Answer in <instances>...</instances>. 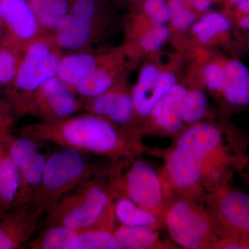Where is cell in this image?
<instances>
[{
    "label": "cell",
    "instance_id": "6da1fadb",
    "mask_svg": "<svg viewBox=\"0 0 249 249\" xmlns=\"http://www.w3.org/2000/svg\"><path fill=\"white\" fill-rule=\"evenodd\" d=\"M236 146L224 145L222 132L213 125L196 124L178 139L166 158L165 175L175 188L186 189L199 183L205 175L214 179L229 178L231 169L245 163Z\"/></svg>",
    "mask_w": 249,
    "mask_h": 249
},
{
    "label": "cell",
    "instance_id": "7a4b0ae2",
    "mask_svg": "<svg viewBox=\"0 0 249 249\" xmlns=\"http://www.w3.org/2000/svg\"><path fill=\"white\" fill-rule=\"evenodd\" d=\"M19 133L37 142H53L83 155L117 158L132 155L134 152V143L124 139L109 121L89 113L28 124Z\"/></svg>",
    "mask_w": 249,
    "mask_h": 249
},
{
    "label": "cell",
    "instance_id": "3957f363",
    "mask_svg": "<svg viewBox=\"0 0 249 249\" xmlns=\"http://www.w3.org/2000/svg\"><path fill=\"white\" fill-rule=\"evenodd\" d=\"M63 54L51 35L40 36L24 49L17 74L6 91L7 102L14 114L22 116L36 90L56 76Z\"/></svg>",
    "mask_w": 249,
    "mask_h": 249
},
{
    "label": "cell",
    "instance_id": "277c9868",
    "mask_svg": "<svg viewBox=\"0 0 249 249\" xmlns=\"http://www.w3.org/2000/svg\"><path fill=\"white\" fill-rule=\"evenodd\" d=\"M99 175L83 154L64 148L47 158L40 185L28 205L33 209L47 213L81 183Z\"/></svg>",
    "mask_w": 249,
    "mask_h": 249
},
{
    "label": "cell",
    "instance_id": "5b68a950",
    "mask_svg": "<svg viewBox=\"0 0 249 249\" xmlns=\"http://www.w3.org/2000/svg\"><path fill=\"white\" fill-rule=\"evenodd\" d=\"M111 199V194L99 175L87 180L64 196L46 213L45 227L60 225L81 230L101 219Z\"/></svg>",
    "mask_w": 249,
    "mask_h": 249
},
{
    "label": "cell",
    "instance_id": "8992f818",
    "mask_svg": "<svg viewBox=\"0 0 249 249\" xmlns=\"http://www.w3.org/2000/svg\"><path fill=\"white\" fill-rule=\"evenodd\" d=\"M165 219L172 238L184 248H214L219 240L215 224L204 211L188 201L174 203Z\"/></svg>",
    "mask_w": 249,
    "mask_h": 249
},
{
    "label": "cell",
    "instance_id": "52a82bcc",
    "mask_svg": "<svg viewBox=\"0 0 249 249\" xmlns=\"http://www.w3.org/2000/svg\"><path fill=\"white\" fill-rule=\"evenodd\" d=\"M101 12V0H74L51 35L58 48L67 53L88 50L97 38Z\"/></svg>",
    "mask_w": 249,
    "mask_h": 249
},
{
    "label": "cell",
    "instance_id": "ba28073f",
    "mask_svg": "<svg viewBox=\"0 0 249 249\" xmlns=\"http://www.w3.org/2000/svg\"><path fill=\"white\" fill-rule=\"evenodd\" d=\"M113 188L142 209L163 217L164 187L155 170L145 161H134L124 175L114 177Z\"/></svg>",
    "mask_w": 249,
    "mask_h": 249
},
{
    "label": "cell",
    "instance_id": "9c48e42d",
    "mask_svg": "<svg viewBox=\"0 0 249 249\" xmlns=\"http://www.w3.org/2000/svg\"><path fill=\"white\" fill-rule=\"evenodd\" d=\"M6 150L19 176L14 207L28 205L40 185L47 158L38 151L37 141L25 136L13 137Z\"/></svg>",
    "mask_w": 249,
    "mask_h": 249
},
{
    "label": "cell",
    "instance_id": "30bf717a",
    "mask_svg": "<svg viewBox=\"0 0 249 249\" xmlns=\"http://www.w3.org/2000/svg\"><path fill=\"white\" fill-rule=\"evenodd\" d=\"M83 109L76 93L56 76L42 85L31 96L22 116L31 115L42 121L61 120Z\"/></svg>",
    "mask_w": 249,
    "mask_h": 249
},
{
    "label": "cell",
    "instance_id": "8fae6325",
    "mask_svg": "<svg viewBox=\"0 0 249 249\" xmlns=\"http://www.w3.org/2000/svg\"><path fill=\"white\" fill-rule=\"evenodd\" d=\"M0 9L6 30L1 45L23 52L32 41L44 36L28 0H0Z\"/></svg>",
    "mask_w": 249,
    "mask_h": 249
},
{
    "label": "cell",
    "instance_id": "7c38bea8",
    "mask_svg": "<svg viewBox=\"0 0 249 249\" xmlns=\"http://www.w3.org/2000/svg\"><path fill=\"white\" fill-rule=\"evenodd\" d=\"M219 237L249 238V195L219 186L215 199Z\"/></svg>",
    "mask_w": 249,
    "mask_h": 249
},
{
    "label": "cell",
    "instance_id": "4fadbf2b",
    "mask_svg": "<svg viewBox=\"0 0 249 249\" xmlns=\"http://www.w3.org/2000/svg\"><path fill=\"white\" fill-rule=\"evenodd\" d=\"M42 214L29 205L11 209L0 219V249L23 248L38 228Z\"/></svg>",
    "mask_w": 249,
    "mask_h": 249
},
{
    "label": "cell",
    "instance_id": "5bb4252c",
    "mask_svg": "<svg viewBox=\"0 0 249 249\" xmlns=\"http://www.w3.org/2000/svg\"><path fill=\"white\" fill-rule=\"evenodd\" d=\"M176 77L170 72H160L152 65L142 67L132 91L134 113L150 115L156 103L176 84Z\"/></svg>",
    "mask_w": 249,
    "mask_h": 249
},
{
    "label": "cell",
    "instance_id": "9a60e30c",
    "mask_svg": "<svg viewBox=\"0 0 249 249\" xmlns=\"http://www.w3.org/2000/svg\"><path fill=\"white\" fill-rule=\"evenodd\" d=\"M83 109L109 122L121 124H128L134 114L132 96L115 85L98 96L87 98Z\"/></svg>",
    "mask_w": 249,
    "mask_h": 249
},
{
    "label": "cell",
    "instance_id": "2e32d148",
    "mask_svg": "<svg viewBox=\"0 0 249 249\" xmlns=\"http://www.w3.org/2000/svg\"><path fill=\"white\" fill-rule=\"evenodd\" d=\"M115 219L114 204L111 199L101 219L91 227L78 230L68 249H119L114 230Z\"/></svg>",
    "mask_w": 249,
    "mask_h": 249
},
{
    "label": "cell",
    "instance_id": "e0dca14e",
    "mask_svg": "<svg viewBox=\"0 0 249 249\" xmlns=\"http://www.w3.org/2000/svg\"><path fill=\"white\" fill-rule=\"evenodd\" d=\"M98 58L99 53L88 50L64 53L59 62L56 76L74 91L91 76Z\"/></svg>",
    "mask_w": 249,
    "mask_h": 249
},
{
    "label": "cell",
    "instance_id": "ac0fdd59",
    "mask_svg": "<svg viewBox=\"0 0 249 249\" xmlns=\"http://www.w3.org/2000/svg\"><path fill=\"white\" fill-rule=\"evenodd\" d=\"M224 79L222 92L226 101L234 107L249 106V70L237 59L224 65Z\"/></svg>",
    "mask_w": 249,
    "mask_h": 249
},
{
    "label": "cell",
    "instance_id": "d6986e66",
    "mask_svg": "<svg viewBox=\"0 0 249 249\" xmlns=\"http://www.w3.org/2000/svg\"><path fill=\"white\" fill-rule=\"evenodd\" d=\"M112 55L99 53L96 69L83 84L74 89L76 95L85 98L98 96L115 85L116 67Z\"/></svg>",
    "mask_w": 249,
    "mask_h": 249
},
{
    "label": "cell",
    "instance_id": "ffe728a7",
    "mask_svg": "<svg viewBox=\"0 0 249 249\" xmlns=\"http://www.w3.org/2000/svg\"><path fill=\"white\" fill-rule=\"evenodd\" d=\"M19 187V173L4 145L0 152V219L14 209Z\"/></svg>",
    "mask_w": 249,
    "mask_h": 249
},
{
    "label": "cell",
    "instance_id": "44dd1931",
    "mask_svg": "<svg viewBox=\"0 0 249 249\" xmlns=\"http://www.w3.org/2000/svg\"><path fill=\"white\" fill-rule=\"evenodd\" d=\"M44 35H52L71 9L74 0H28Z\"/></svg>",
    "mask_w": 249,
    "mask_h": 249
},
{
    "label": "cell",
    "instance_id": "7402d4cb",
    "mask_svg": "<svg viewBox=\"0 0 249 249\" xmlns=\"http://www.w3.org/2000/svg\"><path fill=\"white\" fill-rule=\"evenodd\" d=\"M155 229L148 227L121 225L115 230L118 247L121 249L160 248L159 235Z\"/></svg>",
    "mask_w": 249,
    "mask_h": 249
},
{
    "label": "cell",
    "instance_id": "603a6c76",
    "mask_svg": "<svg viewBox=\"0 0 249 249\" xmlns=\"http://www.w3.org/2000/svg\"><path fill=\"white\" fill-rule=\"evenodd\" d=\"M116 217L123 225L129 227H160V218L147 210L142 209L126 196H122L114 204Z\"/></svg>",
    "mask_w": 249,
    "mask_h": 249
},
{
    "label": "cell",
    "instance_id": "cb8c5ba5",
    "mask_svg": "<svg viewBox=\"0 0 249 249\" xmlns=\"http://www.w3.org/2000/svg\"><path fill=\"white\" fill-rule=\"evenodd\" d=\"M78 230L64 226L54 225L45 227L40 235L29 241L23 247L28 249H68L70 242Z\"/></svg>",
    "mask_w": 249,
    "mask_h": 249
},
{
    "label": "cell",
    "instance_id": "d4e9b609",
    "mask_svg": "<svg viewBox=\"0 0 249 249\" xmlns=\"http://www.w3.org/2000/svg\"><path fill=\"white\" fill-rule=\"evenodd\" d=\"M232 28L230 18L217 12L207 13L192 27L193 33L202 43L209 44L214 37L227 34Z\"/></svg>",
    "mask_w": 249,
    "mask_h": 249
},
{
    "label": "cell",
    "instance_id": "484cf974",
    "mask_svg": "<svg viewBox=\"0 0 249 249\" xmlns=\"http://www.w3.org/2000/svg\"><path fill=\"white\" fill-rule=\"evenodd\" d=\"M187 92L182 85L175 84L159 99L150 113L156 124L160 126L168 116L178 112L179 105Z\"/></svg>",
    "mask_w": 249,
    "mask_h": 249
},
{
    "label": "cell",
    "instance_id": "4316f807",
    "mask_svg": "<svg viewBox=\"0 0 249 249\" xmlns=\"http://www.w3.org/2000/svg\"><path fill=\"white\" fill-rule=\"evenodd\" d=\"M206 107L207 98L205 93L200 90H192L186 93L178 111L183 122L194 123L204 116Z\"/></svg>",
    "mask_w": 249,
    "mask_h": 249
},
{
    "label": "cell",
    "instance_id": "83f0119b",
    "mask_svg": "<svg viewBox=\"0 0 249 249\" xmlns=\"http://www.w3.org/2000/svg\"><path fill=\"white\" fill-rule=\"evenodd\" d=\"M23 52L0 46V85H9L16 78Z\"/></svg>",
    "mask_w": 249,
    "mask_h": 249
},
{
    "label": "cell",
    "instance_id": "f1b7e54d",
    "mask_svg": "<svg viewBox=\"0 0 249 249\" xmlns=\"http://www.w3.org/2000/svg\"><path fill=\"white\" fill-rule=\"evenodd\" d=\"M170 21L174 27L185 31L194 25L196 14L186 0H169Z\"/></svg>",
    "mask_w": 249,
    "mask_h": 249
},
{
    "label": "cell",
    "instance_id": "f546056e",
    "mask_svg": "<svg viewBox=\"0 0 249 249\" xmlns=\"http://www.w3.org/2000/svg\"><path fill=\"white\" fill-rule=\"evenodd\" d=\"M170 37V31L164 25H155L139 36V45L145 52L160 50Z\"/></svg>",
    "mask_w": 249,
    "mask_h": 249
},
{
    "label": "cell",
    "instance_id": "4dcf8cb0",
    "mask_svg": "<svg viewBox=\"0 0 249 249\" xmlns=\"http://www.w3.org/2000/svg\"><path fill=\"white\" fill-rule=\"evenodd\" d=\"M142 11L154 25H165L170 21L169 6L166 0H143Z\"/></svg>",
    "mask_w": 249,
    "mask_h": 249
},
{
    "label": "cell",
    "instance_id": "1f68e13d",
    "mask_svg": "<svg viewBox=\"0 0 249 249\" xmlns=\"http://www.w3.org/2000/svg\"><path fill=\"white\" fill-rule=\"evenodd\" d=\"M204 81L209 89L222 92L224 79V65L218 63H210L204 70Z\"/></svg>",
    "mask_w": 249,
    "mask_h": 249
},
{
    "label": "cell",
    "instance_id": "d6a6232c",
    "mask_svg": "<svg viewBox=\"0 0 249 249\" xmlns=\"http://www.w3.org/2000/svg\"><path fill=\"white\" fill-rule=\"evenodd\" d=\"M13 114L14 113L9 103L0 98V137H6L12 134Z\"/></svg>",
    "mask_w": 249,
    "mask_h": 249
},
{
    "label": "cell",
    "instance_id": "836d02e7",
    "mask_svg": "<svg viewBox=\"0 0 249 249\" xmlns=\"http://www.w3.org/2000/svg\"><path fill=\"white\" fill-rule=\"evenodd\" d=\"M239 27L249 30V1H244L234 7Z\"/></svg>",
    "mask_w": 249,
    "mask_h": 249
},
{
    "label": "cell",
    "instance_id": "e575fe53",
    "mask_svg": "<svg viewBox=\"0 0 249 249\" xmlns=\"http://www.w3.org/2000/svg\"><path fill=\"white\" fill-rule=\"evenodd\" d=\"M192 9L198 12L206 13L212 6L213 0H186Z\"/></svg>",
    "mask_w": 249,
    "mask_h": 249
},
{
    "label": "cell",
    "instance_id": "d590c367",
    "mask_svg": "<svg viewBox=\"0 0 249 249\" xmlns=\"http://www.w3.org/2000/svg\"><path fill=\"white\" fill-rule=\"evenodd\" d=\"M249 1V0H227V4L231 7H235L240 3L244 2V1Z\"/></svg>",
    "mask_w": 249,
    "mask_h": 249
},
{
    "label": "cell",
    "instance_id": "8d00e7d4",
    "mask_svg": "<svg viewBox=\"0 0 249 249\" xmlns=\"http://www.w3.org/2000/svg\"><path fill=\"white\" fill-rule=\"evenodd\" d=\"M4 138H6V137H0V152H1V150H2V149L4 147Z\"/></svg>",
    "mask_w": 249,
    "mask_h": 249
},
{
    "label": "cell",
    "instance_id": "74e56055",
    "mask_svg": "<svg viewBox=\"0 0 249 249\" xmlns=\"http://www.w3.org/2000/svg\"><path fill=\"white\" fill-rule=\"evenodd\" d=\"M1 26H2V18H1V9H0V30H1Z\"/></svg>",
    "mask_w": 249,
    "mask_h": 249
},
{
    "label": "cell",
    "instance_id": "f35d334b",
    "mask_svg": "<svg viewBox=\"0 0 249 249\" xmlns=\"http://www.w3.org/2000/svg\"><path fill=\"white\" fill-rule=\"evenodd\" d=\"M140 1H143V0H140Z\"/></svg>",
    "mask_w": 249,
    "mask_h": 249
}]
</instances>
